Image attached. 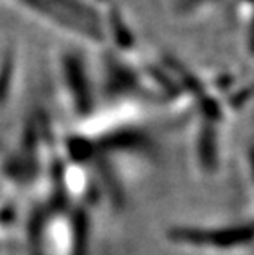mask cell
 Here are the masks:
<instances>
[{"label":"cell","mask_w":254,"mask_h":255,"mask_svg":"<svg viewBox=\"0 0 254 255\" xmlns=\"http://www.w3.org/2000/svg\"><path fill=\"white\" fill-rule=\"evenodd\" d=\"M63 74L66 79L68 88L71 89L74 104L81 112H88L91 109V91H89V81L88 73L81 58L68 53L63 56Z\"/></svg>","instance_id":"cell-2"},{"label":"cell","mask_w":254,"mask_h":255,"mask_svg":"<svg viewBox=\"0 0 254 255\" xmlns=\"http://www.w3.org/2000/svg\"><path fill=\"white\" fill-rule=\"evenodd\" d=\"M170 239L192 246H212L215 249H233L251 242V227H221V229H195L177 227L170 231Z\"/></svg>","instance_id":"cell-1"},{"label":"cell","mask_w":254,"mask_h":255,"mask_svg":"<svg viewBox=\"0 0 254 255\" xmlns=\"http://www.w3.org/2000/svg\"><path fill=\"white\" fill-rule=\"evenodd\" d=\"M210 2H213V0H180L178 2V8L182 10V12H195V8L198 7H203V5H207Z\"/></svg>","instance_id":"cell-3"}]
</instances>
